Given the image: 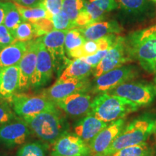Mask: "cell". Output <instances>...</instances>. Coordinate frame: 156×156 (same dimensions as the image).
Wrapping results in <instances>:
<instances>
[{
	"instance_id": "1",
	"label": "cell",
	"mask_w": 156,
	"mask_h": 156,
	"mask_svg": "<svg viewBox=\"0 0 156 156\" xmlns=\"http://www.w3.org/2000/svg\"><path fill=\"white\" fill-rule=\"evenodd\" d=\"M129 53L148 73H156V36L155 27L130 33L125 38Z\"/></svg>"
},
{
	"instance_id": "2",
	"label": "cell",
	"mask_w": 156,
	"mask_h": 156,
	"mask_svg": "<svg viewBox=\"0 0 156 156\" xmlns=\"http://www.w3.org/2000/svg\"><path fill=\"white\" fill-rule=\"evenodd\" d=\"M155 133L156 114L145 113L140 115L124 126L109 147L106 156H112L116 152L128 146L140 145L147 142L148 139Z\"/></svg>"
},
{
	"instance_id": "3",
	"label": "cell",
	"mask_w": 156,
	"mask_h": 156,
	"mask_svg": "<svg viewBox=\"0 0 156 156\" xmlns=\"http://www.w3.org/2000/svg\"><path fill=\"white\" fill-rule=\"evenodd\" d=\"M23 119L28 125L31 133L48 145H52L69 129L67 119L58 108Z\"/></svg>"
},
{
	"instance_id": "4",
	"label": "cell",
	"mask_w": 156,
	"mask_h": 156,
	"mask_svg": "<svg viewBox=\"0 0 156 156\" xmlns=\"http://www.w3.org/2000/svg\"><path fill=\"white\" fill-rule=\"evenodd\" d=\"M138 109L139 107L131 101L108 93L98 94L93 99L91 104V113L106 123L125 118Z\"/></svg>"
},
{
	"instance_id": "5",
	"label": "cell",
	"mask_w": 156,
	"mask_h": 156,
	"mask_svg": "<svg viewBox=\"0 0 156 156\" xmlns=\"http://www.w3.org/2000/svg\"><path fill=\"white\" fill-rule=\"evenodd\" d=\"M108 93L131 101L140 108L154 102L156 98V86L150 82L133 80L121 84Z\"/></svg>"
},
{
	"instance_id": "6",
	"label": "cell",
	"mask_w": 156,
	"mask_h": 156,
	"mask_svg": "<svg viewBox=\"0 0 156 156\" xmlns=\"http://www.w3.org/2000/svg\"><path fill=\"white\" fill-rule=\"evenodd\" d=\"M139 75L140 71L136 66L125 64L95 77L91 85L90 93L94 94L108 93L121 84L135 80Z\"/></svg>"
},
{
	"instance_id": "7",
	"label": "cell",
	"mask_w": 156,
	"mask_h": 156,
	"mask_svg": "<svg viewBox=\"0 0 156 156\" xmlns=\"http://www.w3.org/2000/svg\"><path fill=\"white\" fill-rule=\"evenodd\" d=\"M12 109L20 117L32 116L42 112H51L58 108L53 101L44 95H28L23 93L15 94L9 101Z\"/></svg>"
},
{
	"instance_id": "8",
	"label": "cell",
	"mask_w": 156,
	"mask_h": 156,
	"mask_svg": "<svg viewBox=\"0 0 156 156\" xmlns=\"http://www.w3.org/2000/svg\"><path fill=\"white\" fill-rule=\"evenodd\" d=\"M133 61L129 53L125 38L119 36L114 46L108 51L106 55L100 63L93 69V75L95 78L98 77L111 70Z\"/></svg>"
},
{
	"instance_id": "9",
	"label": "cell",
	"mask_w": 156,
	"mask_h": 156,
	"mask_svg": "<svg viewBox=\"0 0 156 156\" xmlns=\"http://www.w3.org/2000/svg\"><path fill=\"white\" fill-rule=\"evenodd\" d=\"M126 126V118L112 122L89 142L90 156H106L109 147Z\"/></svg>"
},
{
	"instance_id": "10",
	"label": "cell",
	"mask_w": 156,
	"mask_h": 156,
	"mask_svg": "<svg viewBox=\"0 0 156 156\" xmlns=\"http://www.w3.org/2000/svg\"><path fill=\"white\" fill-rule=\"evenodd\" d=\"M91 85L92 83L88 78L67 80H58L50 87L43 90L41 95L54 103L74 93L90 92Z\"/></svg>"
},
{
	"instance_id": "11",
	"label": "cell",
	"mask_w": 156,
	"mask_h": 156,
	"mask_svg": "<svg viewBox=\"0 0 156 156\" xmlns=\"http://www.w3.org/2000/svg\"><path fill=\"white\" fill-rule=\"evenodd\" d=\"M51 156H90V147L77 134L67 132L52 144Z\"/></svg>"
},
{
	"instance_id": "12",
	"label": "cell",
	"mask_w": 156,
	"mask_h": 156,
	"mask_svg": "<svg viewBox=\"0 0 156 156\" xmlns=\"http://www.w3.org/2000/svg\"><path fill=\"white\" fill-rule=\"evenodd\" d=\"M56 70L53 58L44 46L39 38L38 54H37L36 67L33 75L31 86L34 88H39L49 83Z\"/></svg>"
},
{
	"instance_id": "13",
	"label": "cell",
	"mask_w": 156,
	"mask_h": 156,
	"mask_svg": "<svg viewBox=\"0 0 156 156\" xmlns=\"http://www.w3.org/2000/svg\"><path fill=\"white\" fill-rule=\"evenodd\" d=\"M31 131L23 119H15L0 126V144L12 148L23 145L30 135Z\"/></svg>"
},
{
	"instance_id": "14",
	"label": "cell",
	"mask_w": 156,
	"mask_h": 156,
	"mask_svg": "<svg viewBox=\"0 0 156 156\" xmlns=\"http://www.w3.org/2000/svg\"><path fill=\"white\" fill-rule=\"evenodd\" d=\"M93 98L87 92L76 93L54 102L56 106L73 118L83 117L91 113Z\"/></svg>"
},
{
	"instance_id": "15",
	"label": "cell",
	"mask_w": 156,
	"mask_h": 156,
	"mask_svg": "<svg viewBox=\"0 0 156 156\" xmlns=\"http://www.w3.org/2000/svg\"><path fill=\"white\" fill-rule=\"evenodd\" d=\"M39 38L28 42V49L19 63V91L27 90L31 86L36 67Z\"/></svg>"
},
{
	"instance_id": "16",
	"label": "cell",
	"mask_w": 156,
	"mask_h": 156,
	"mask_svg": "<svg viewBox=\"0 0 156 156\" xmlns=\"http://www.w3.org/2000/svg\"><path fill=\"white\" fill-rule=\"evenodd\" d=\"M67 31L54 30L41 37L43 44L47 48L53 58L56 69L63 67L65 68L70 61L66 56L64 48V41Z\"/></svg>"
},
{
	"instance_id": "17",
	"label": "cell",
	"mask_w": 156,
	"mask_h": 156,
	"mask_svg": "<svg viewBox=\"0 0 156 156\" xmlns=\"http://www.w3.org/2000/svg\"><path fill=\"white\" fill-rule=\"evenodd\" d=\"M119 8L126 19L141 21L150 17L153 12V2L151 0H115Z\"/></svg>"
},
{
	"instance_id": "18",
	"label": "cell",
	"mask_w": 156,
	"mask_h": 156,
	"mask_svg": "<svg viewBox=\"0 0 156 156\" xmlns=\"http://www.w3.org/2000/svg\"><path fill=\"white\" fill-rule=\"evenodd\" d=\"M86 41H96L109 35H118L123 29L117 21H99L82 28H77Z\"/></svg>"
},
{
	"instance_id": "19",
	"label": "cell",
	"mask_w": 156,
	"mask_h": 156,
	"mask_svg": "<svg viewBox=\"0 0 156 156\" xmlns=\"http://www.w3.org/2000/svg\"><path fill=\"white\" fill-rule=\"evenodd\" d=\"M109 123H106L95 117L92 113L82 117L74 126L75 134L81 138L84 142L89 144L101 130Z\"/></svg>"
},
{
	"instance_id": "20",
	"label": "cell",
	"mask_w": 156,
	"mask_h": 156,
	"mask_svg": "<svg viewBox=\"0 0 156 156\" xmlns=\"http://www.w3.org/2000/svg\"><path fill=\"white\" fill-rule=\"evenodd\" d=\"M19 64L4 68L0 80V98L10 101L19 87Z\"/></svg>"
},
{
	"instance_id": "21",
	"label": "cell",
	"mask_w": 156,
	"mask_h": 156,
	"mask_svg": "<svg viewBox=\"0 0 156 156\" xmlns=\"http://www.w3.org/2000/svg\"><path fill=\"white\" fill-rule=\"evenodd\" d=\"M28 49V42L15 41L0 51V67L18 65Z\"/></svg>"
},
{
	"instance_id": "22",
	"label": "cell",
	"mask_w": 156,
	"mask_h": 156,
	"mask_svg": "<svg viewBox=\"0 0 156 156\" xmlns=\"http://www.w3.org/2000/svg\"><path fill=\"white\" fill-rule=\"evenodd\" d=\"M93 68L83 58L70 60L62 71L58 80H83L88 78L93 74Z\"/></svg>"
},
{
	"instance_id": "23",
	"label": "cell",
	"mask_w": 156,
	"mask_h": 156,
	"mask_svg": "<svg viewBox=\"0 0 156 156\" xmlns=\"http://www.w3.org/2000/svg\"><path fill=\"white\" fill-rule=\"evenodd\" d=\"M46 35L34 23L25 21L17 27L15 33V38L17 41L28 42Z\"/></svg>"
},
{
	"instance_id": "24",
	"label": "cell",
	"mask_w": 156,
	"mask_h": 156,
	"mask_svg": "<svg viewBox=\"0 0 156 156\" xmlns=\"http://www.w3.org/2000/svg\"><path fill=\"white\" fill-rule=\"evenodd\" d=\"M48 145L42 141L27 142L17 151L16 156H46Z\"/></svg>"
},
{
	"instance_id": "25",
	"label": "cell",
	"mask_w": 156,
	"mask_h": 156,
	"mask_svg": "<svg viewBox=\"0 0 156 156\" xmlns=\"http://www.w3.org/2000/svg\"><path fill=\"white\" fill-rule=\"evenodd\" d=\"M154 155L152 147L147 142L140 145L128 146L118 151L112 156H151Z\"/></svg>"
},
{
	"instance_id": "26",
	"label": "cell",
	"mask_w": 156,
	"mask_h": 156,
	"mask_svg": "<svg viewBox=\"0 0 156 156\" xmlns=\"http://www.w3.org/2000/svg\"><path fill=\"white\" fill-rule=\"evenodd\" d=\"M15 6L25 21L34 23L39 20L46 18L47 17L46 12L41 5L35 7H25L15 4Z\"/></svg>"
},
{
	"instance_id": "27",
	"label": "cell",
	"mask_w": 156,
	"mask_h": 156,
	"mask_svg": "<svg viewBox=\"0 0 156 156\" xmlns=\"http://www.w3.org/2000/svg\"><path fill=\"white\" fill-rule=\"evenodd\" d=\"M86 2L87 0H64L62 10L67 15L75 27L76 19L80 13L85 9Z\"/></svg>"
},
{
	"instance_id": "28",
	"label": "cell",
	"mask_w": 156,
	"mask_h": 156,
	"mask_svg": "<svg viewBox=\"0 0 156 156\" xmlns=\"http://www.w3.org/2000/svg\"><path fill=\"white\" fill-rule=\"evenodd\" d=\"M23 22H25L24 19L23 18V17L21 16L18 10H17L15 4L12 2V5L5 17L3 24L7 27L9 32L14 36L15 30H16L17 27Z\"/></svg>"
},
{
	"instance_id": "29",
	"label": "cell",
	"mask_w": 156,
	"mask_h": 156,
	"mask_svg": "<svg viewBox=\"0 0 156 156\" xmlns=\"http://www.w3.org/2000/svg\"><path fill=\"white\" fill-rule=\"evenodd\" d=\"M86 41L85 38L78 30V28H73L68 30L65 36L64 41V48L66 54L76 48L83 46L84 43Z\"/></svg>"
},
{
	"instance_id": "30",
	"label": "cell",
	"mask_w": 156,
	"mask_h": 156,
	"mask_svg": "<svg viewBox=\"0 0 156 156\" xmlns=\"http://www.w3.org/2000/svg\"><path fill=\"white\" fill-rule=\"evenodd\" d=\"M51 20L53 23L54 30H69L75 28V25L70 21L67 15L63 10L52 17Z\"/></svg>"
},
{
	"instance_id": "31",
	"label": "cell",
	"mask_w": 156,
	"mask_h": 156,
	"mask_svg": "<svg viewBox=\"0 0 156 156\" xmlns=\"http://www.w3.org/2000/svg\"><path fill=\"white\" fill-rule=\"evenodd\" d=\"M63 3L64 0H42L39 5H41L46 10V18L51 20L62 10Z\"/></svg>"
},
{
	"instance_id": "32",
	"label": "cell",
	"mask_w": 156,
	"mask_h": 156,
	"mask_svg": "<svg viewBox=\"0 0 156 156\" xmlns=\"http://www.w3.org/2000/svg\"><path fill=\"white\" fill-rule=\"evenodd\" d=\"M16 118L15 113L10 106L5 101H0V126L15 120Z\"/></svg>"
},
{
	"instance_id": "33",
	"label": "cell",
	"mask_w": 156,
	"mask_h": 156,
	"mask_svg": "<svg viewBox=\"0 0 156 156\" xmlns=\"http://www.w3.org/2000/svg\"><path fill=\"white\" fill-rule=\"evenodd\" d=\"M85 9L88 12L89 14L90 15L91 18H92L93 23L102 21L105 18V16L106 15V13L105 12L99 9L97 6H95L94 4L91 3L88 0H87L86 4H85Z\"/></svg>"
},
{
	"instance_id": "34",
	"label": "cell",
	"mask_w": 156,
	"mask_h": 156,
	"mask_svg": "<svg viewBox=\"0 0 156 156\" xmlns=\"http://www.w3.org/2000/svg\"><path fill=\"white\" fill-rule=\"evenodd\" d=\"M88 1L94 4L99 9L106 13L119 9L118 4L115 0H88Z\"/></svg>"
},
{
	"instance_id": "35",
	"label": "cell",
	"mask_w": 156,
	"mask_h": 156,
	"mask_svg": "<svg viewBox=\"0 0 156 156\" xmlns=\"http://www.w3.org/2000/svg\"><path fill=\"white\" fill-rule=\"evenodd\" d=\"M16 41L15 37L4 24L0 25V46L5 48Z\"/></svg>"
},
{
	"instance_id": "36",
	"label": "cell",
	"mask_w": 156,
	"mask_h": 156,
	"mask_svg": "<svg viewBox=\"0 0 156 156\" xmlns=\"http://www.w3.org/2000/svg\"><path fill=\"white\" fill-rule=\"evenodd\" d=\"M109 49L107 50H100L97 52L96 54H93L92 56H87V57L82 58L87 62V64H89L92 67L93 69L96 67V66L101 62V60L105 57V56L106 55L107 52Z\"/></svg>"
},
{
	"instance_id": "37",
	"label": "cell",
	"mask_w": 156,
	"mask_h": 156,
	"mask_svg": "<svg viewBox=\"0 0 156 156\" xmlns=\"http://www.w3.org/2000/svg\"><path fill=\"white\" fill-rule=\"evenodd\" d=\"M34 24H36L37 25V27H38L40 30H41L45 34H47L48 33L51 32L52 30H54V25L51 20L47 18H43L36 21V23H34Z\"/></svg>"
},
{
	"instance_id": "38",
	"label": "cell",
	"mask_w": 156,
	"mask_h": 156,
	"mask_svg": "<svg viewBox=\"0 0 156 156\" xmlns=\"http://www.w3.org/2000/svg\"><path fill=\"white\" fill-rule=\"evenodd\" d=\"M12 5V2H0V25L3 24L5 17Z\"/></svg>"
},
{
	"instance_id": "39",
	"label": "cell",
	"mask_w": 156,
	"mask_h": 156,
	"mask_svg": "<svg viewBox=\"0 0 156 156\" xmlns=\"http://www.w3.org/2000/svg\"><path fill=\"white\" fill-rule=\"evenodd\" d=\"M42 0H15L13 2L25 7H35L40 5Z\"/></svg>"
},
{
	"instance_id": "40",
	"label": "cell",
	"mask_w": 156,
	"mask_h": 156,
	"mask_svg": "<svg viewBox=\"0 0 156 156\" xmlns=\"http://www.w3.org/2000/svg\"><path fill=\"white\" fill-rule=\"evenodd\" d=\"M15 0H0V2H13Z\"/></svg>"
},
{
	"instance_id": "41",
	"label": "cell",
	"mask_w": 156,
	"mask_h": 156,
	"mask_svg": "<svg viewBox=\"0 0 156 156\" xmlns=\"http://www.w3.org/2000/svg\"><path fill=\"white\" fill-rule=\"evenodd\" d=\"M3 71V68L0 67V80H1V77H2V73Z\"/></svg>"
},
{
	"instance_id": "42",
	"label": "cell",
	"mask_w": 156,
	"mask_h": 156,
	"mask_svg": "<svg viewBox=\"0 0 156 156\" xmlns=\"http://www.w3.org/2000/svg\"><path fill=\"white\" fill-rule=\"evenodd\" d=\"M154 84H155L156 86V73H155V77H154Z\"/></svg>"
},
{
	"instance_id": "43",
	"label": "cell",
	"mask_w": 156,
	"mask_h": 156,
	"mask_svg": "<svg viewBox=\"0 0 156 156\" xmlns=\"http://www.w3.org/2000/svg\"><path fill=\"white\" fill-rule=\"evenodd\" d=\"M154 27H155V36H156V25H154Z\"/></svg>"
},
{
	"instance_id": "44",
	"label": "cell",
	"mask_w": 156,
	"mask_h": 156,
	"mask_svg": "<svg viewBox=\"0 0 156 156\" xmlns=\"http://www.w3.org/2000/svg\"><path fill=\"white\" fill-rule=\"evenodd\" d=\"M152 2H153V3H155V4H156V0H151Z\"/></svg>"
},
{
	"instance_id": "45",
	"label": "cell",
	"mask_w": 156,
	"mask_h": 156,
	"mask_svg": "<svg viewBox=\"0 0 156 156\" xmlns=\"http://www.w3.org/2000/svg\"><path fill=\"white\" fill-rule=\"evenodd\" d=\"M2 46H0V51H2Z\"/></svg>"
},
{
	"instance_id": "46",
	"label": "cell",
	"mask_w": 156,
	"mask_h": 156,
	"mask_svg": "<svg viewBox=\"0 0 156 156\" xmlns=\"http://www.w3.org/2000/svg\"><path fill=\"white\" fill-rule=\"evenodd\" d=\"M155 156H156V153H155Z\"/></svg>"
},
{
	"instance_id": "47",
	"label": "cell",
	"mask_w": 156,
	"mask_h": 156,
	"mask_svg": "<svg viewBox=\"0 0 156 156\" xmlns=\"http://www.w3.org/2000/svg\"><path fill=\"white\" fill-rule=\"evenodd\" d=\"M151 156H154V155H151Z\"/></svg>"
}]
</instances>
